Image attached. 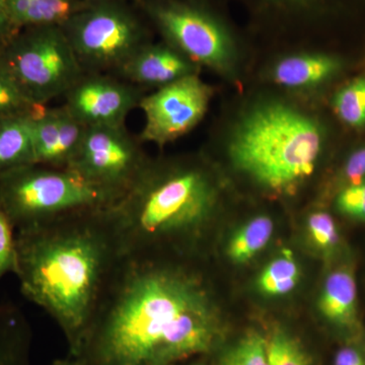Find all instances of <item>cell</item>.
<instances>
[{"instance_id":"obj_26","label":"cell","mask_w":365,"mask_h":365,"mask_svg":"<svg viewBox=\"0 0 365 365\" xmlns=\"http://www.w3.org/2000/svg\"><path fill=\"white\" fill-rule=\"evenodd\" d=\"M18 266L16 230L0 208V280L7 273L16 274Z\"/></svg>"},{"instance_id":"obj_5","label":"cell","mask_w":365,"mask_h":365,"mask_svg":"<svg viewBox=\"0 0 365 365\" xmlns=\"http://www.w3.org/2000/svg\"><path fill=\"white\" fill-rule=\"evenodd\" d=\"M116 201L71 168L33 163L0 175V208L16 232L76 211L107 208Z\"/></svg>"},{"instance_id":"obj_2","label":"cell","mask_w":365,"mask_h":365,"mask_svg":"<svg viewBox=\"0 0 365 365\" xmlns=\"http://www.w3.org/2000/svg\"><path fill=\"white\" fill-rule=\"evenodd\" d=\"M21 294L54 319L76 356L122 252L106 208L16 232Z\"/></svg>"},{"instance_id":"obj_14","label":"cell","mask_w":365,"mask_h":365,"mask_svg":"<svg viewBox=\"0 0 365 365\" xmlns=\"http://www.w3.org/2000/svg\"><path fill=\"white\" fill-rule=\"evenodd\" d=\"M319 309L329 323L341 330L351 331L356 328L357 287L349 269H338L327 277L319 295Z\"/></svg>"},{"instance_id":"obj_28","label":"cell","mask_w":365,"mask_h":365,"mask_svg":"<svg viewBox=\"0 0 365 365\" xmlns=\"http://www.w3.org/2000/svg\"><path fill=\"white\" fill-rule=\"evenodd\" d=\"M343 177L348 185L359 184L365 180V145L350 155L346 160Z\"/></svg>"},{"instance_id":"obj_12","label":"cell","mask_w":365,"mask_h":365,"mask_svg":"<svg viewBox=\"0 0 365 365\" xmlns=\"http://www.w3.org/2000/svg\"><path fill=\"white\" fill-rule=\"evenodd\" d=\"M31 127L35 163L53 168H68L86 129L64 105L46 107Z\"/></svg>"},{"instance_id":"obj_15","label":"cell","mask_w":365,"mask_h":365,"mask_svg":"<svg viewBox=\"0 0 365 365\" xmlns=\"http://www.w3.org/2000/svg\"><path fill=\"white\" fill-rule=\"evenodd\" d=\"M339 67L340 62L329 55H292L274 66L272 78L285 88H311L332 78Z\"/></svg>"},{"instance_id":"obj_9","label":"cell","mask_w":365,"mask_h":365,"mask_svg":"<svg viewBox=\"0 0 365 365\" xmlns=\"http://www.w3.org/2000/svg\"><path fill=\"white\" fill-rule=\"evenodd\" d=\"M150 158L126 126L86 127L68 168L116 199L124 195Z\"/></svg>"},{"instance_id":"obj_32","label":"cell","mask_w":365,"mask_h":365,"mask_svg":"<svg viewBox=\"0 0 365 365\" xmlns=\"http://www.w3.org/2000/svg\"><path fill=\"white\" fill-rule=\"evenodd\" d=\"M276 1L290 2V4L297 2V4H302V2L309 1V0H276Z\"/></svg>"},{"instance_id":"obj_11","label":"cell","mask_w":365,"mask_h":365,"mask_svg":"<svg viewBox=\"0 0 365 365\" xmlns=\"http://www.w3.org/2000/svg\"><path fill=\"white\" fill-rule=\"evenodd\" d=\"M145 91L111 73L85 72L64 98L68 111L86 127L124 126Z\"/></svg>"},{"instance_id":"obj_10","label":"cell","mask_w":365,"mask_h":365,"mask_svg":"<svg viewBox=\"0 0 365 365\" xmlns=\"http://www.w3.org/2000/svg\"><path fill=\"white\" fill-rule=\"evenodd\" d=\"M212 98V88L198 73L185 76L144 95V127L138 139L163 148L186 135L202 121Z\"/></svg>"},{"instance_id":"obj_4","label":"cell","mask_w":365,"mask_h":365,"mask_svg":"<svg viewBox=\"0 0 365 365\" xmlns=\"http://www.w3.org/2000/svg\"><path fill=\"white\" fill-rule=\"evenodd\" d=\"M324 146L314 118L278 102L262 103L237 122L228 143L235 169L262 188L284 193L313 174Z\"/></svg>"},{"instance_id":"obj_25","label":"cell","mask_w":365,"mask_h":365,"mask_svg":"<svg viewBox=\"0 0 365 365\" xmlns=\"http://www.w3.org/2000/svg\"><path fill=\"white\" fill-rule=\"evenodd\" d=\"M307 230L312 241L322 251L332 252L339 245L337 225L329 213L323 211L312 213L307 220Z\"/></svg>"},{"instance_id":"obj_1","label":"cell","mask_w":365,"mask_h":365,"mask_svg":"<svg viewBox=\"0 0 365 365\" xmlns=\"http://www.w3.org/2000/svg\"><path fill=\"white\" fill-rule=\"evenodd\" d=\"M222 329L207 281L188 262L123 255L73 357L81 365H176L212 351Z\"/></svg>"},{"instance_id":"obj_22","label":"cell","mask_w":365,"mask_h":365,"mask_svg":"<svg viewBox=\"0 0 365 365\" xmlns=\"http://www.w3.org/2000/svg\"><path fill=\"white\" fill-rule=\"evenodd\" d=\"M334 108L340 119L353 128L365 126V78H355L338 91Z\"/></svg>"},{"instance_id":"obj_18","label":"cell","mask_w":365,"mask_h":365,"mask_svg":"<svg viewBox=\"0 0 365 365\" xmlns=\"http://www.w3.org/2000/svg\"><path fill=\"white\" fill-rule=\"evenodd\" d=\"M29 327L20 307L0 304V365H26Z\"/></svg>"},{"instance_id":"obj_7","label":"cell","mask_w":365,"mask_h":365,"mask_svg":"<svg viewBox=\"0 0 365 365\" xmlns=\"http://www.w3.org/2000/svg\"><path fill=\"white\" fill-rule=\"evenodd\" d=\"M61 26L85 72L114 74L150 42L143 21L121 0H86Z\"/></svg>"},{"instance_id":"obj_8","label":"cell","mask_w":365,"mask_h":365,"mask_svg":"<svg viewBox=\"0 0 365 365\" xmlns=\"http://www.w3.org/2000/svg\"><path fill=\"white\" fill-rule=\"evenodd\" d=\"M144 7L167 43L197 66L222 73L232 71V41L227 29L203 7L180 0L150 1Z\"/></svg>"},{"instance_id":"obj_23","label":"cell","mask_w":365,"mask_h":365,"mask_svg":"<svg viewBox=\"0 0 365 365\" xmlns=\"http://www.w3.org/2000/svg\"><path fill=\"white\" fill-rule=\"evenodd\" d=\"M218 365H270L268 341L251 331L222 353Z\"/></svg>"},{"instance_id":"obj_21","label":"cell","mask_w":365,"mask_h":365,"mask_svg":"<svg viewBox=\"0 0 365 365\" xmlns=\"http://www.w3.org/2000/svg\"><path fill=\"white\" fill-rule=\"evenodd\" d=\"M45 108L26 97L0 62V122L13 118L35 117Z\"/></svg>"},{"instance_id":"obj_13","label":"cell","mask_w":365,"mask_h":365,"mask_svg":"<svg viewBox=\"0 0 365 365\" xmlns=\"http://www.w3.org/2000/svg\"><path fill=\"white\" fill-rule=\"evenodd\" d=\"M199 66L169 43H148L134 54L114 76L132 85L163 88L185 76L198 73Z\"/></svg>"},{"instance_id":"obj_19","label":"cell","mask_w":365,"mask_h":365,"mask_svg":"<svg viewBox=\"0 0 365 365\" xmlns=\"http://www.w3.org/2000/svg\"><path fill=\"white\" fill-rule=\"evenodd\" d=\"M274 225L269 216L254 217L230 240L227 255L235 264H245L260 253L272 237Z\"/></svg>"},{"instance_id":"obj_33","label":"cell","mask_w":365,"mask_h":365,"mask_svg":"<svg viewBox=\"0 0 365 365\" xmlns=\"http://www.w3.org/2000/svg\"><path fill=\"white\" fill-rule=\"evenodd\" d=\"M195 365H203V364H195Z\"/></svg>"},{"instance_id":"obj_17","label":"cell","mask_w":365,"mask_h":365,"mask_svg":"<svg viewBox=\"0 0 365 365\" xmlns=\"http://www.w3.org/2000/svg\"><path fill=\"white\" fill-rule=\"evenodd\" d=\"M32 118H13L0 122V175L35 163Z\"/></svg>"},{"instance_id":"obj_16","label":"cell","mask_w":365,"mask_h":365,"mask_svg":"<svg viewBox=\"0 0 365 365\" xmlns=\"http://www.w3.org/2000/svg\"><path fill=\"white\" fill-rule=\"evenodd\" d=\"M14 25L23 30L43 26H62L85 6L86 0H6Z\"/></svg>"},{"instance_id":"obj_30","label":"cell","mask_w":365,"mask_h":365,"mask_svg":"<svg viewBox=\"0 0 365 365\" xmlns=\"http://www.w3.org/2000/svg\"><path fill=\"white\" fill-rule=\"evenodd\" d=\"M334 365H365V356L356 347L346 346L336 353Z\"/></svg>"},{"instance_id":"obj_6","label":"cell","mask_w":365,"mask_h":365,"mask_svg":"<svg viewBox=\"0 0 365 365\" xmlns=\"http://www.w3.org/2000/svg\"><path fill=\"white\" fill-rule=\"evenodd\" d=\"M0 62L33 103L64 97L85 73L61 26L23 29L9 41Z\"/></svg>"},{"instance_id":"obj_24","label":"cell","mask_w":365,"mask_h":365,"mask_svg":"<svg viewBox=\"0 0 365 365\" xmlns=\"http://www.w3.org/2000/svg\"><path fill=\"white\" fill-rule=\"evenodd\" d=\"M270 365H311L299 341L283 330L274 331L268 341Z\"/></svg>"},{"instance_id":"obj_27","label":"cell","mask_w":365,"mask_h":365,"mask_svg":"<svg viewBox=\"0 0 365 365\" xmlns=\"http://www.w3.org/2000/svg\"><path fill=\"white\" fill-rule=\"evenodd\" d=\"M336 206L343 215L365 222V180L345 187L338 194Z\"/></svg>"},{"instance_id":"obj_20","label":"cell","mask_w":365,"mask_h":365,"mask_svg":"<svg viewBox=\"0 0 365 365\" xmlns=\"http://www.w3.org/2000/svg\"><path fill=\"white\" fill-rule=\"evenodd\" d=\"M300 277L299 264L290 250H283L279 257L274 259L262 270L257 287L262 294L269 297H281L297 287Z\"/></svg>"},{"instance_id":"obj_3","label":"cell","mask_w":365,"mask_h":365,"mask_svg":"<svg viewBox=\"0 0 365 365\" xmlns=\"http://www.w3.org/2000/svg\"><path fill=\"white\" fill-rule=\"evenodd\" d=\"M215 178L198 160H150L106 208L125 256H173L195 246L215 215Z\"/></svg>"},{"instance_id":"obj_29","label":"cell","mask_w":365,"mask_h":365,"mask_svg":"<svg viewBox=\"0 0 365 365\" xmlns=\"http://www.w3.org/2000/svg\"><path fill=\"white\" fill-rule=\"evenodd\" d=\"M19 31L21 30H19L11 20L6 0H0V53Z\"/></svg>"},{"instance_id":"obj_31","label":"cell","mask_w":365,"mask_h":365,"mask_svg":"<svg viewBox=\"0 0 365 365\" xmlns=\"http://www.w3.org/2000/svg\"><path fill=\"white\" fill-rule=\"evenodd\" d=\"M54 365H81V364H79L78 360L76 359V357H74V360H72V361H71V360H66V361H57L56 364H55Z\"/></svg>"}]
</instances>
